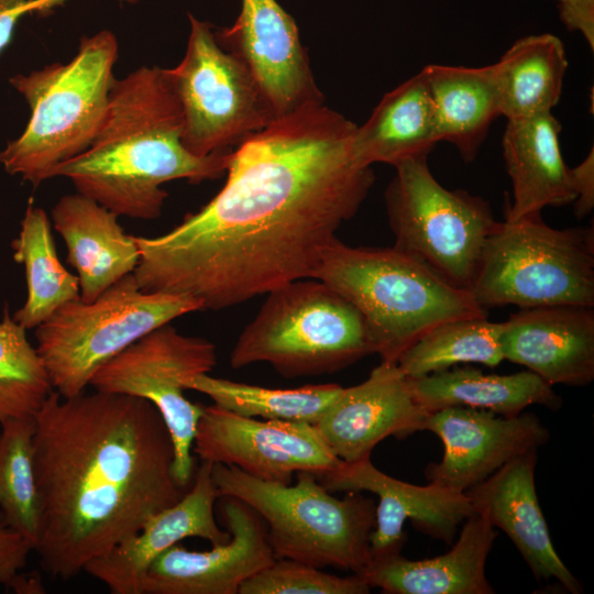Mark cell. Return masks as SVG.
Segmentation results:
<instances>
[{"mask_svg": "<svg viewBox=\"0 0 594 594\" xmlns=\"http://www.w3.org/2000/svg\"><path fill=\"white\" fill-rule=\"evenodd\" d=\"M34 431V417L0 424V513L4 525L24 537L33 550L40 530Z\"/></svg>", "mask_w": 594, "mask_h": 594, "instance_id": "cell-32", "label": "cell"}, {"mask_svg": "<svg viewBox=\"0 0 594 594\" xmlns=\"http://www.w3.org/2000/svg\"><path fill=\"white\" fill-rule=\"evenodd\" d=\"M422 70L433 105L439 142L452 144L465 163L473 162L491 124L501 116L493 65L430 64Z\"/></svg>", "mask_w": 594, "mask_h": 594, "instance_id": "cell-27", "label": "cell"}, {"mask_svg": "<svg viewBox=\"0 0 594 594\" xmlns=\"http://www.w3.org/2000/svg\"><path fill=\"white\" fill-rule=\"evenodd\" d=\"M34 419L33 551L53 578L78 575L185 494L173 474L168 429L146 399L98 391L63 398L53 391Z\"/></svg>", "mask_w": 594, "mask_h": 594, "instance_id": "cell-2", "label": "cell"}, {"mask_svg": "<svg viewBox=\"0 0 594 594\" xmlns=\"http://www.w3.org/2000/svg\"><path fill=\"white\" fill-rule=\"evenodd\" d=\"M407 378L416 402L426 414L462 406L514 417L529 406L539 405L556 411L563 404L552 385L531 371L499 375L463 366Z\"/></svg>", "mask_w": 594, "mask_h": 594, "instance_id": "cell-25", "label": "cell"}, {"mask_svg": "<svg viewBox=\"0 0 594 594\" xmlns=\"http://www.w3.org/2000/svg\"><path fill=\"white\" fill-rule=\"evenodd\" d=\"M356 127L323 103L246 138L208 204L164 234L133 235L141 289L220 310L312 277L374 184L353 150Z\"/></svg>", "mask_w": 594, "mask_h": 594, "instance_id": "cell-1", "label": "cell"}, {"mask_svg": "<svg viewBox=\"0 0 594 594\" xmlns=\"http://www.w3.org/2000/svg\"><path fill=\"white\" fill-rule=\"evenodd\" d=\"M502 322L487 317H464L441 322L408 346L396 365L409 378L453 367L479 363L495 367L504 361Z\"/></svg>", "mask_w": 594, "mask_h": 594, "instance_id": "cell-30", "label": "cell"}, {"mask_svg": "<svg viewBox=\"0 0 594 594\" xmlns=\"http://www.w3.org/2000/svg\"><path fill=\"white\" fill-rule=\"evenodd\" d=\"M504 361L522 365L550 385L587 386L594 380L593 307L519 309L503 321Z\"/></svg>", "mask_w": 594, "mask_h": 594, "instance_id": "cell-20", "label": "cell"}, {"mask_svg": "<svg viewBox=\"0 0 594 594\" xmlns=\"http://www.w3.org/2000/svg\"><path fill=\"white\" fill-rule=\"evenodd\" d=\"M0 526H6L1 513H0Z\"/></svg>", "mask_w": 594, "mask_h": 594, "instance_id": "cell-40", "label": "cell"}, {"mask_svg": "<svg viewBox=\"0 0 594 594\" xmlns=\"http://www.w3.org/2000/svg\"><path fill=\"white\" fill-rule=\"evenodd\" d=\"M428 156L407 158L385 190L394 248L469 290L498 221L490 204L463 189H448L431 173Z\"/></svg>", "mask_w": 594, "mask_h": 594, "instance_id": "cell-10", "label": "cell"}, {"mask_svg": "<svg viewBox=\"0 0 594 594\" xmlns=\"http://www.w3.org/2000/svg\"><path fill=\"white\" fill-rule=\"evenodd\" d=\"M190 32L182 62L166 68L183 110V145L206 157L231 152L274 117L250 72L218 43L210 23L188 13Z\"/></svg>", "mask_w": 594, "mask_h": 594, "instance_id": "cell-11", "label": "cell"}, {"mask_svg": "<svg viewBox=\"0 0 594 594\" xmlns=\"http://www.w3.org/2000/svg\"><path fill=\"white\" fill-rule=\"evenodd\" d=\"M537 450L527 451L465 494L474 513L502 529L530 568L537 581L556 580L569 593L581 594L582 584L554 550L535 485Z\"/></svg>", "mask_w": 594, "mask_h": 594, "instance_id": "cell-21", "label": "cell"}, {"mask_svg": "<svg viewBox=\"0 0 594 594\" xmlns=\"http://www.w3.org/2000/svg\"><path fill=\"white\" fill-rule=\"evenodd\" d=\"M483 308L594 307V229H557L540 215L498 221L469 289Z\"/></svg>", "mask_w": 594, "mask_h": 594, "instance_id": "cell-8", "label": "cell"}, {"mask_svg": "<svg viewBox=\"0 0 594 594\" xmlns=\"http://www.w3.org/2000/svg\"><path fill=\"white\" fill-rule=\"evenodd\" d=\"M193 451L200 461L235 466L257 480L284 485L292 484L298 472L320 476L342 461L311 424L260 420L216 404L202 408Z\"/></svg>", "mask_w": 594, "mask_h": 594, "instance_id": "cell-13", "label": "cell"}, {"mask_svg": "<svg viewBox=\"0 0 594 594\" xmlns=\"http://www.w3.org/2000/svg\"><path fill=\"white\" fill-rule=\"evenodd\" d=\"M185 388L202 393L213 404L241 416L315 425L342 386L329 383L286 389L266 388L212 377L207 373L186 381Z\"/></svg>", "mask_w": 594, "mask_h": 594, "instance_id": "cell-31", "label": "cell"}, {"mask_svg": "<svg viewBox=\"0 0 594 594\" xmlns=\"http://www.w3.org/2000/svg\"><path fill=\"white\" fill-rule=\"evenodd\" d=\"M425 415L396 363L381 362L362 383L342 387L314 426L336 457L354 462L387 437L417 432Z\"/></svg>", "mask_w": 594, "mask_h": 594, "instance_id": "cell-18", "label": "cell"}, {"mask_svg": "<svg viewBox=\"0 0 594 594\" xmlns=\"http://www.w3.org/2000/svg\"><path fill=\"white\" fill-rule=\"evenodd\" d=\"M219 499L229 541L206 551L173 546L150 565L141 594H238L244 581L275 561L260 515L237 497Z\"/></svg>", "mask_w": 594, "mask_h": 594, "instance_id": "cell-17", "label": "cell"}, {"mask_svg": "<svg viewBox=\"0 0 594 594\" xmlns=\"http://www.w3.org/2000/svg\"><path fill=\"white\" fill-rule=\"evenodd\" d=\"M118 217L79 193L63 196L52 210L53 226L67 248V262L77 272L82 301L95 300L139 264L138 244Z\"/></svg>", "mask_w": 594, "mask_h": 594, "instance_id": "cell-23", "label": "cell"}, {"mask_svg": "<svg viewBox=\"0 0 594 594\" xmlns=\"http://www.w3.org/2000/svg\"><path fill=\"white\" fill-rule=\"evenodd\" d=\"M496 536L488 520L474 513L448 552L424 560L400 553L373 558L356 574L389 594H493L485 565Z\"/></svg>", "mask_w": 594, "mask_h": 594, "instance_id": "cell-22", "label": "cell"}, {"mask_svg": "<svg viewBox=\"0 0 594 594\" xmlns=\"http://www.w3.org/2000/svg\"><path fill=\"white\" fill-rule=\"evenodd\" d=\"M45 365L8 306L0 320V424L35 417L53 392Z\"/></svg>", "mask_w": 594, "mask_h": 594, "instance_id": "cell-33", "label": "cell"}, {"mask_svg": "<svg viewBox=\"0 0 594 594\" xmlns=\"http://www.w3.org/2000/svg\"><path fill=\"white\" fill-rule=\"evenodd\" d=\"M32 544L20 534L0 526V584L10 586L25 566Z\"/></svg>", "mask_w": 594, "mask_h": 594, "instance_id": "cell-35", "label": "cell"}, {"mask_svg": "<svg viewBox=\"0 0 594 594\" xmlns=\"http://www.w3.org/2000/svg\"><path fill=\"white\" fill-rule=\"evenodd\" d=\"M375 353L361 312L323 282L293 280L270 293L239 336L230 365L268 363L287 378L341 371Z\"/></svg>", "mask_w": 594, "mask_h": 594, "instance_id": "cell-7", "label": "cell"}, {"mask_svg": "<svg viewBox=\"0 0 594 594\" xmlns=\"http://www.w3.org/2000/svg\"><path fill=\"white\" fill-rule=\"evenodd\" d=\"M560 131L552 112L507 120L502 147L513 201L506 220L540 215L546 207L574 201L570 168L560 148Z\"/></svg>", "mask_w": 594, "mask_h": 594, "instance_id": "cell-24", "label": "cell"}, {"mask_svg": "<svg viewBox=\"0 0 594 594\" xmlns=\"http://www.w3.org/2000/svg\"><path fill=\"white\" fill-rule=\"evenodd\" d=\"M13 258L24 266L26 299L13 312L14 320L36 329L63 305L80 298L77 275L61 263L46 212L29 204L18 237L11 242Z\"/></svg>", "mask_w": 594, "mask_h": 594, "instance_id": "cell-29", "label": "cell"}, {"mask_svg": "<svg viewBox=\"0 0 594 594\" xmlns=\"http://www.w3.org/2000/svg\"><path fill=\"white\" fill-rule=\"evenodd\" d=\"M439 142L427 77L418 74L385 94L370 118L356 127L353 150L365 166H396L416 156H428Z\"/></svg>", "mask_w": 594, "mask_h": 594, "instance_id": "cell-26", "label": "cell"}, {"mask_svg": "<svg viewBox=\"0 0 594 594\" xmlns=\"http://www.w3.org/2000/svg\"><path fill=\"white\" fill-rule=\"evenodd\" d=\"M215 35L250 72L275 120L323 105L296 22L276 0H242L233 25Z\"/></svg>", "mask_w": 594, "mask_h": 594, "instance_id": "cell-14", "label": "cell"}, {"mask_svg": "<svg viewBox=\"0 0 594 594\" xmlns=\"http://www.w3.org/2000/svg\"><path fill=\"white\" fill-rule=\"evenodd\" d=\"M183 110L166 68L142 66L116 79L90 146L63 163L55 176L118 216L157 219L167 198L162 185L221 177L231 152L206 157L182 142Z\"/></svg>", "mask_w": 594, "mask_h": 594, "instance_id": "cell-3", "label": "cell"}, {"mask_svg": "<svg viewBox=\"0 0 594 594\" xmlns=\"http://www.w3.org/2000/svg\"><path fill=\"white\" fill-rule=\"evenodd\" d=\"M202 310L182 295L144 292L133 273L95 300H72L35 330L36 350L52 387L61 397L89 386L97 370L154 329Z\"/></svg>", "mask_w": 594, "mask_h": 594, "instance_id": "cell-9", "label": "cell"}, {"mask_svg": "<svg viewBox=\"0 0 594 594\" xmlns=\"http://www.w3.org/2000/svg\"><path fill=\"white\" fill-rule=\"evenodd\" d=\"M492 65L499 112L507 120L551 112L559 102L568 59L558 36L519 38Z\"/></svg>", "mask_w": 594, "mask_h": 594, "instance_id": "cell-28", "label": "cell"}, {"mask_svg": "<svg viewBox=\"0 0 594 594\" xmlns=\"http://www.w3.org/2000/svg\"><path fill=\"white\" fill-rule=\"evenodd\" d=\"M575 194L574 215L578 219L588 216L594 208V154L593 148L575 167L570 168Z\"/></svg>", "mask_w": 594, "mask_h": 594, "instance_id": "cell-36", "label": "cell"}, {"mask_svg": "<svg viewBox=\"0 0 594 594\" xmlns=\"http://www.w3.org/2000/svg\"><path fill=\"white\" fill-rule=\"evenodd\" d=\"M10 587L14 590L16 593H31V594H38V593H45V590L41 583V581L37 578L33 576H24L22 574H18L16 578L11 583Z\"/></svg>", "mask_w": 594, "mask_h": 594, "instance_id": "cell-39", "label": "cell"}, {"mask_svg": "<svg viewBox=\"0 0 594 594\" xmlns=\"http://www.w3.org/2000/svg\"><path fill=\"white\" fill-rule=\"evenodd\" d=\"M316 477L331 493L366 491L378 496L370 535L372 559L402 552L407 538L403 529L406 520L420 532L452 544L459 526L474 514L465 493L430 482L421 486L394 479L380 471L370 457L341 461Z\"/></svg>", "mask_w": 594, "mask_h": 594, "instance_id": "cell-16", "label": "cell"}, {"mask_svg": "<svg viewBox=\"0 0 594 594\" xmlns=\"http://www.w3.org/2000/svg\"><path fill=\"white\" fill-rule=\"evenodd\" d=\"M563 23L580 32L594 48V0H558Z\"/></svg>", "mask_w": 594, "mask_h": 594, "instance_id": "cell-37", "label": "cell"}, {"mask_svg": "<svg viewBox=\"0 0 594 594\" xmlns=\"http://www.w3.org/2000/svg\"><path fill=\"white\" fill-rule=\"evenodd\" d=\"M119 45L108 30L80 40L77 54L9 79L31 111L22 134L0 152V164L34 187L85 152L103 120L116 80Z\"/></svg>", "mask_w": 594, "mask_h": 594, "instance_id": "cell-5", "label": "cell"}, {"mask_svg": "<svg viewBox=\"0 0 594 594\" xmlns=\"http://www.w3.org/2000/svg\"><path fill=\"white\" fill-rule=\"evenodd\" d=\"M34 0H0V52L12 38L20 18L34 11Z\"/></svg>", "mask_w": 594, "mask_h": 594, "instance_id": "cell-38", "label": "cell"}, {"mask_svg": "<svg viewBox=\"0 0 594 594\" xmlns=\"http://www.w3.org/2000/svg\"><path fill=\"white\" fill-rule=\"evenodd\" d=\"M211 474L220 496L243 501L264 520L276 559L353 573L370 563L376 505L361 492L337 498L309 472L296 473V483L288 485L220 463L212 464Z\"/></svg>", "mask_w": 594, "mask_h": 594, "instance_id": "cell-6", "label": "cell"}, {"mask_svg": "<svg viewBox=\"0 0 594 594\" xmlns=\"http://www.w3.org/2000/svg\"><path fill=\"white\" fill-rule=\"evenodd\" d=\"M312 278L361 312L381 362L396 363L408 346L441 322L488 314L469 290L394 246H351L337 238Z\"/></svg>", "mask_w": 594, "mask_h": 594, "instance_id": "cell-4", "label": "cell"}, {"mask_svg": "<svg viewBox=\"0 0 594 594\" xmlns=\"http://www.w3.org/2000/svg\"><path fill=\"white\" fill-rule=\"evenodd\" d=\"M212 463L201 461L190 490L174 505L152 516L138 534L94 559L84 571L113 594H141L152 562L185 538H201L211 544L229 541L215 517L220 494L212 479Z\"/></svg>", "mask_w": 594, "mask_h": 594, "instance_id": "cell-19", "label": "cell"}, {"mask_svg": "<svg viewBox=\"0 0 594 594\" xmlns=\"http://www.w3.org/2000/svg\"><path fill=\"white\" fill-rule=\"evenodd\" d=\"M437 435L444 446L440 462L430 463V483L459 493L490 477L518 455L538 450L549 430L531 413L505 417L485 409L453 406L426 414L418 431Z\"/></svg>", "mask_w": 594, "mask_h": 594, "instance_id": "cell-15", "label": "cell"}, {"mask_svg": "<svg viewBox=\"0 0 594 594\" xmlns=\"http://www.w3.org/2000/svg\"><path fill=\"white\" fill-rule=\"evenodd\" d=\"M370 585L356 573L338 576L292 560L273 563L244 581L238 594H367Z\"/></svg>", "mask_w": 594, "mask_h": 594, "instance_id": "cell-34", "label": "cell"}, {"mask_svg": "<svg viewBox=\"0 0 594 594\" xmlns=\"http://www.w3.org/2000/svg\"><path fill=\"white\" fill-rule=\"evenodd\" d=\"M216 363L212 342L166 323L100 366L89 383L95 391L140 397L155 406L174 444V477L184 488L194 475L191 451L204 408L185 397V382L209 373Z\"/></svg>", "mask_w": 594, "mask_h": 594, "instance_id": "cell-12", "label": "cell"}]
</instances>
